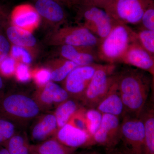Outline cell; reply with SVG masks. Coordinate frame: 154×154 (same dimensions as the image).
Here are the masks:
<instances>
[{"label":"cell","mask_w":154,"mask_h":154,"mask_svg":"<svg viewBox=\"0 0 154 154\" xmlns=\"http://www.w3.org/2000/svg\"><path fill=\"white\" fill-rule=\"evenodd\" d=\"M152 76L147 72L132 68L116 74L125 113L140 115L147 102L152 82Z\"/></svg>","instance_id":"1"},{"label":"cell","mask_w":154,"mask_h":154,"mask_svg":"<svg viewBox=\"0 0 154 154\" xmlns=\"http://www.w3.org/2000/svg\"><path fill=\"white\" fill-rule=\"evenodd\" d=\"M137 40L135 30L128 25L116 22L108 35L96 47L99 62L118 63L130 45Z\"/></svg>","instance_id":"2"},{"label":"cell","mask_w":154,"mask_h":154,"mask_svg":"<svg viewBox=\"0 0 154 154\" xmlns=\"http://www.w3.org/2000/svg\"><path fill=\"white\" fill-rule=\"evenodd\" d=\"M41 108L33 97L19 93H0V116L25 125L40 114Z\"/></svg>","instance_id":"3"},{"label":"cell","mask_w":154,"mask_h":154,"mask_svg":"<svg viewBox=\"0 0 154 154\" xmlns=\"http://www.w3.org/2000/svg\"><path fill=\"white\" fill-rule=\"evenodd\" d=\"M154 0H104L98 7L114 21L127 25H138L144 12Z\"/></svg>","instance_id":"4"},{"label":"cell","mask_w":154,"mask_h":154,"mask_svg":"<svg viewBox=\"0 0 154 154\" xmlns=\"http://www.w3.org/2000/svg\"><path fill=\"white\" fill-rule=\"evenodd\" d=\"M100 39L81 25L60 27L52 30L45 37V43L56 47L68 45L96 48Z\"/></svg>","instance_id":"5"},{"label":"cell","mask_w":154,"mask_h":154,"mask_svg":"<svg viewBox=\"0 0 154 154\" xmlns=\"http://www.w3.org/2000/svg\"><path fill=\"white\" fill-rule=\"evenodd\" d=\"M116 69L114 64H100L80 99L83 106L87 108H96L113 82Z\"/></svg>","instance_id":"6"},{"label":"cell","mask_w":154,"mask_h":154,"mask_svg":"<svg viewBox=\"0 0 154 154\" xmlns=\"http://www.w3.org/2000/svg\"><path fill=\"white\" fill-rule=\"evenodd\" d=\"M77 9V18L82 25L102 40L108 35L115 23L104 10L97 6L80 3Z\"/></svg>","instance_id":"7"},{"label":"cell","mask_w":154,"mask_h":154,"mask_svg":"<svg viewBox=\"0 0 154 154\" xmlns=\"http://www.w3.org/2000/svg\"><path fill=\"white\" fill-rule=\"evenodd\" d=\"M121 141L134 154H143L144 126L140 116L125 113L122 117Z\"/></svg>","instance_id":"8"},{"label":"cell","mask_w":154,"mask_h":154,"mask_svg":"<svg viewBox=\"0 0 154 154\" xmlns=\"http://www.w3.org/2000/svg\"><path fill=\"white\" fill-rule=\"evenodd\" d=\"M101 63L78 66L62 82L63 87L71 98L79 100L82 97L95 72Z\"/></svg>","instance_id":"9"},{"label":"cell","mask_w":154,"mask_h":154,"mask_svg":"<svg viewBox=\"0 0 154 154\" xmlns=\"http://www.w3.org/2000/svg\"><path fill=\"white\" fill-rule=\"evenodd\" d=\"M95 145L106 149L115 148L121 141L120 118L112 115L102 114L101 125L92 136Z\"/></svg>","instance_id":"10"},{"label":"cell","mask_w":154,"mask_h":154,"mask_svg":"<svg viewBox=\"0 0 154 154\" xmlns=\"http://www.w3.org/2000/svg\"><path fill=\"white\" fill-rule=\"evenodd\" d=\"M34 8L41 19L52 27V30L60 28L67 21L65 6L55 0H33Z\"/></svg>","instance_id":"11"},{"label":"cell","mask_w":154,"mask_h":154,"mask_svg":"<svg viewBox=\"0 0 154 154\" xmlns=\"http://www.w3.org/2000/svg\"><path fill=\"white\" fill-rule=\"evenodd\" d=\"M119 63L131 66L154 75V56L149 53L137 40L130 45Z\"/></svg>","instance_id":"12"},{"label":"cell","mask_w":154,"mask_h":154,"mask_svg":"<svg viewBox=\"0 0 154 154\" xmlns=\"http://www.w3.org/2000/svg\"><path fill=\"white\" fill-rule=\"evenodd\" d=\"M69 97L67 92L62 86L52 81L37 88L33 96L42 110L56 107Z\"/></svg>","instance_id":"13"},{"label":"cell","mask_w":154,"mask_h":154,"mask_svg":"<svg viewBox=\"0 0 154 154\" xmlns=\"http://www.w3.org/2000/svg\"><path fill=\"white\" fill-rule=\"evenodd\" d=\"M58 56L74 63L78 66L99 63L96 48L63 45L57 46Z\"/></svg>","instance_id":"14"},{"label":"cell","mask_w":154,"mask_h":154,"mask_svg":"<svg viewBox=\"0 0 154 154\" xmlns=\"http://www.w3.org/2000/svg\"><path fill=\"white\" fill-rule=\"evenodd\" d=\"M11 20L12 25L32 33L39 26L41 19L34 6L25 4L14 8Z\"/></svg>","instance_id":"15"},{"label":"cell","mask_w":154,"mask_h":154,"mask_svg":"<svg viewBox=\"0 0 154 154\" xmlns=\"http://www.w3.org/2000/svg\"><path fill=\"white\" fill-rule=\"evenodd\" d=\"M53 137L65 145L73 148L95 145L92 137L88 133L69 124L58 129Z\"/></svg>","instance_id":"16"},{"label":"cell","mask_w":154,"mask_h":154,"mask_svg":"<svg viewBox=\"0 0 154 154\" xmlns=\"http://www.w3.org/2000/svg\"><path fill=\"white\" fill-rule=\"evenodd\" d=\"M96 108L102 114H110L120 119L125 114L124 105L116 81V74L110 88Z\"/></svg>","instance_id":"17"},{"label":"cell","mask_w":154,"mask_h":154,"mask_svg":"<svg viewBox=\"0 0 154 154\" xmlns=\"http://www.w3.org/2000/svg\"><path fill=\"white\" fill-rule=\"evenodd\" d=\"M38 116L30 129L31 139L38 143L53 137L58 129L54 113H45Z\"/></svg>","instance_id":"18"},{"label":"cell","mask_w":154,"mask_h":154,"mask_svg":"<svg viewBox=\"0 0 154 154\" xmlns=\"http://www.w3.org/2000/svg\"><path fill=\"white\" fill-rule=\"evenodd\" d=\"M6 33L13 45L24 48L33 56L35 55L37 49V40L32 33L11 25L7 29Z\"/></svg>","instance_id":"19"},{"label":"cell","mask_w":154,"mask_h":154,"mask_svg":"<svg viewBox=\"0 0 154 154\" xmlns=\"http://www.w3.org/2000/svg\"><path fill=\"white\" fill-rule=\"evenodd\" d=\"M140 116L144 126L143 154H154V109L153 105H146Z\"/></svg>","instance_id":"20"},{"label":"cell","mask_w":154,"mask_h":154,"mask_svg":"<svg viewBox=\"0 0 154 154\" xmlns=\"http://www.w3.org/2000/svg\"><path fill=\"white\" fill-rule=\"evenodd\" d=\"M77 150L65 145L54 137L30 145V152L38 154H75Z\"/></svg>","instance_id":"21"},{"label":"cell","mask_w":154,"mask_h":154,"mask_svg":"<svg viewBox=\"0 0 154 154\" xmlns=\"http://www.w3.org/2000/svg\"><path fill=\"white\" fill-rule=\"evenodd\" d=\"M82 106L79 100L71 97L57 105L53 113L58 129L67 124L72 116Z\"/></svg>","instance_id":"22"},{"label":"cell","mask_w":154,"mask_h":154,"mask_svg":"<svg viewBox=\"0 0 154 154\" xmlns=\"http://www.w3.org/2000/svg\"><path fill=\"white\" fill-rule=\"evenodd\" d=\"M78 66L74 63L58 57L50 60L46 67L50 71L51 81L62 82L69 73Z\"/></svg>","instance_id":"23"},{"label":"cell","mask_w":154,"mask_h":154,"mask_svg":"<svg viewBox=\"0 0 154 154\" xmlns=\"http://www.w3.org/2000/svg\"><path fill=\"white\" fill-rule=\"evenodd\" d=\"M30 145L26 132L17 131L4 147L10 154H30Z\"/></svg>","instance_id":"24"},{"label":"cell","mask_w":154,"mask_h":154,"mask_svg":"<svg viewBox=\"0 0 154 154\" xmlns=\"http://www.w3.org/2000/svg\"><path fill=\"white\" fill-rule=\"evenodd\" d=\"M85 118L87 131L92 137L101 125L102 114L96 108H86Z\"/></svg>","instance_id":"25"},{"label":"cell","mask_w":154,"mask_h":154,"mask_svg":"<svg viewBox=\"0 0 154 154\" xmlns=\"http://www.w3.org/2000/svg\"><path fill=\"white\" fill-rule=\"evenodd\" d=\"M135 31L138 42L149 53L154 56V31L140 28Z\"/></svg>","instance_id":"26"},{"label":"cell","mask_w":154,"mask_h":154,"mask_svg":"<svg viewBox=\"0 0 154 154\" xmlns=\"http://www.w3.org/2000/svg\"><path fill=\"white\" fill-rule=\"evenodd\" d=\"M16 125L11 120L0 116V146H4L17 132Z\"/></svg>","instance_id":"27"},{"label":"cell","mask_w":154,"mask_h":154,"mask_svg":"<svg viewBox=\"0 0 154 154\" xmlns=\"http://www.w3.org/2000/svg\"><path fill=\"white\" fill-rule=\"evenodd\" d=\"M31 79L37 88L43 87L51 81V75L49 69L44 67H38L31 70Z\"/></svg>","instance_id":"28"},{"label":"cell","mask_w":154,"mask_h":154,"mask_svg":"<svg viewBox=\"0 0 154 154\" xmlns=\"http://www.w3.org/2000/svg\"><path fill=\"white\" fill-rule=\"evenodd\" d=\"M9 55L15 59L18 62L29 65L33 61V55L28 50L24 48L13 45L11 46Z\"/></svg>","instance_id":"29"},{"label":"cell","mask_w":154,"mask_h":154,"mask_svg":"<svg viewBox=\"0 0 154 154\" xmlns=\"http://www.w3.org/2000/svg\"><path fill=\"white\" fill-rule=\"evenodd\" d=\"M18 62L9 55L0 63V76L6 78L14 76Z\"/></svg>","instance_id":"30"},{"label":"cell","mask_w":154,"mask_h":154,"mask_svg":"<svg viewBox=\"0 0 154 154\" xmlns=\"http://www.w3.org/2000/svg\"><path fill=\"white\" fill-rule=\"evenodd\" d=\"M139 28L154 31V1L149 5L144 12Z\"/></svg>","instance_id":"31"},{"label":"cell","mask_w":154,"mask_h":154,"mask_svg":"<svg viewBox=\"0 0 154 154\" xmlns=\"http://www.w3.org/2000/svg\"><path fill=\"white\" fill-rule=\"evenodd\" d=\"M86 109V107L83 106L80 107L72 116L67 124L88 133L85 118Z\"/></svg>","instance_id":"32"},{"label":"cell","mask_w":154,"mask_h":154,"mask_svg":"<svg viewBox=\"0 0 154 154\" xmlns=\"http://www.w3.org/2000/svg\"><path fill=\"white\" fill-rule=\"evenodd\" d=\"M14 76L19 82H28L31 79V69L29 65L22 63L18 62Z\"/></svg>","instance_id":"33"},{"label":"cell","mask_w":154,"mask_h":154,"mask_svg":"<svg viewBox=\"0 0 154 154\" xmlns=\"http://www.w3.org/2000/svg\"><path fill=\"white\" fill-rule=\"evenodd\" d=\"M11 46L5 36L0 34V63L10 54Z\"/></svg>","instance_id":"34"},{"label":"cell","mask_w":154,"mask_h":154,"mask_svg":"<svg viewBox=\"0 0 154 154\" xmlns=\"http://www.w3.org/2000/svg\"><path fill=\"white\" fill-rule=\"evenodd\" d=\"M69 8H76L79 5L80 0H55Z\"/></svg>","instance_id":"35"},{"label":"cell","mask_w":154,"mask_h":154,"mask_svg":"<svg viewBox=\"0 0 154 154\" xmlns=\"http://www.w3.org/2000/svg\"><path fill=\"white\" fill-rule=\"evenodd\" d=\"M115 151L116 154H134L123 144L119 147L115 148Z\"/></svg>","instance_id":"36"},{"label":"cell","mask_w":154,"mask_h":154,"mask_svg":"<svg viewBox=\"0 0 154 154\" xmlns=\"http://www.w3.org/2000/svg\"><path fill=\"white\" fill-rule=\"evenodd\" d=\"M104 1V0H80V2L98 7Z\"/></svg>","instance_id":"37"},{"label":"cell","mask_w":154,"mask_h":154,"mask_svg":"<svg viewBox=\"0 0 154 154\" xmlns=\"http://www.w3.org/2000/svg\"><path fill=\"white\" fill-rule=\"evenodd\" d=\"M0 154H10L5 147L0 146Z\"/></svg>","instance_id":"38"},{"label":"cell","mask_w":154,"mask_h":154,"mask_svg":"<svg viewBox=\"0 0 154 154\" xmlns=\"http://www.w3.org/2000/svg\"><path fill=\"white\" fill-rule=\"evenodd\" d=\"M82 154H101L100 152L97 150H91L86 152Z\"/></svg>","instance_id":"39"},{"label":"cell","mask_w":154,"mask_h":154,"mask_svg":"<svg viewBox=\"0 0 154 154\" xmlns=\"http://www.w3.org/2000/svg\"><path fill=\"white\" fill-rule=\"evenodd\" d=\"M106 154H116V152L115 151V148L107 149Z\"/></svg>","instance_id":"40"},{"label":"cell","mask_w":154,"mask_h":154,"mask_svg":"<svg viewBox=\"0 0 154 154\" xmlns=\"http://www.w3.org/2000/svg\"><path fill=\"white\" fill-rule=\"evenodd\" d=\"M4 86V82L2 77L0 76V93L2 92V90L3 87Z\"/></svg>","instance_id":"41"},{"label":"cell","mask_w":154,"mask_h":154,"mask_svg":"<svg viewBox=\"0 0 154 154\" xmlns=\"http://www.w3.org/2000/svg\"><path fill=\"white\" fill-rule=\"evenodd\" d=\"M30 154H38L34 152H30Z\"/></svg>","instance_id":"42"}]
</instances>
